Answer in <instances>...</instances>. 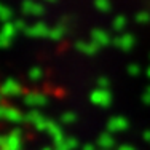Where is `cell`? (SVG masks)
I'll return each instance as SVG.
<instances>
[{
  "instance_id": "obj_1",
  "label": "cell",
  "mask_w": 150,
  "mask_h": 150,
  "mask_svg": "<svg viewBox=\"0 0 150 150\" xmlns=\"http://www.w3.org/2000/svg\"><path fill=\"white\" fill-rule=\"evenodd\" d=\"M0 120H5L13 125H19L24 123V113L21 110H18L16 107L0 104Z\"/></svg>"
},
{
  "instance_id": "obj_2",
  "label": "cell",
  "mask_w": 150,
  "mask_h": 150,
  "mask_svg": "<svg viewBox=\"0 0 150 150\" xmlns=\"http://www.w3.org/2000/svg\"><path fill=\"white\" fill-rule=\"evenodd\" d=\"M23 93V86L19 81L13 80V78H6L2 85H0V94L3 98H16Z\"/></svg>"
},
{
  "instance_id": "obj_3",
  "label": "cell",
  "mask_w": 150,
  "mask_h": 150,
  "mask_svg": "<svg viewBox=\"0 0 150 150\" xmlns=\"http://www.w3.org/2000/svg\"><path fill=\"white\" fill-rule=\"evenodd\" d=\"M24 121H26V123H30L32 126H35V129H38V131H45L46 125H48V118H45L37 109L29 110V112L24 113Z\"/></svg>"
},
{
  "instance_id": "obj_4",
  "label": "cell",
  "mask_w": 150,
  "mask_h": 150,
  "mask_svg": "<svg viewBox=\"0 0 150 150\" xmlns=\"http://www.w3.org/2000/svg\"><path fill=\"white\" fill-rule=\"evenodd\" d=\"M46 102H48V98L43 94V93H38V91H30L27 94H24V104L30 109H40L43 107Z\"/></svg>"
},
{
  "instance_id": "obj_5",
  "label": "cell",
  "mask_w": 150,
  "mask_h": 150,
  "mask_svg": "<svg viewBox=\"0 0 150 150\" xmlns=\"http://www.w3.org/2000/svg\"><path fill=\"white\" fill-rule=\"evenodd\" d=\"M90 101L93 104L99 105V107H109L110 102H112V94L109 93V90H101V88H98V90L91 91Z\"/></svg>"
},
{
  "instance_id": "obj_6",
  "label": "cell",
  "mask_w": 150,
  "mask_h": 150,
  "mask_svg": "<svg viewBox=\"0 0 150 150\" xmlns=\"http://www.w3.org/2000/svg\"><path fill=\"white\" fill-rule=\"evenodd\" d=\"M50 27L43 23H35L34 26H27V29L24 30V34L27 37H34V38H40V37H50Z\"/></svg>"
},
{
  "instance_id": "obj_7",
  "label": "cell",
  "mask_w": 150,
  "mask_h": 150,
  "mask_svg": "<svg viewBox=\"0 0 150 150\" xmlns=\"http://www.w3.org/2000/svg\"><path fill=\"white\" fill-rule=\"evenodd\" d=\"M23 149V139H21V129H15L6 136V144L0 150H21Z\"/></svg>"
},
{
  "instance_id": "obj_8",
  "label": "cell",
  "mask_w": 150,
  "mask_h": 150,
  "mask_svg": "<svg viewBox=\"0 0 150 150\" xmlns=\"http://www.w3.org/2000/svg\"><path fill=\"white\" fill-rule=\"evenodd\" d=\"M129 126V123H128V120L125 118V117H113V118L109 120V123H107V129H109V133H121V131H125L126 128Z\"/></svg>"
},
{
  "instance_id": "obj_9",
  "label": "cell",
  "mask_w": 150,
  "mask_h": 150,
  "mask_svg": "<svg viewBox=\"0 0 150 150\" xmlns=\"http://www.w3.org/2000/svg\"><path fill=\"white\" fill-rule=\"evenodd\" d=\"M45 131L50 134V137L54 141V144H59V142H62L64 139H66V136H64V133H62V128H61L58 123L51 121V120H48V125H46Z\"/></svg>"
},
{
  "instance_id": "obj_10",
  "label": "cell",
  "mask_w": 150,
  "mask_h": 150,
  "mask_svg": "<svg viewBox=\"0 0 150 150\" xmlns=\"http://www.w3.org/2000/svg\"><path fill=\"white\" fill-rule=\"evenodd\" d=\"M112 43L117 46V48L123 50V51H129L134 45V37L131 34H121L118 37H115L112 40Z\"/></svg>"
},
{
  "instance_id": "obj_11",
  "label": "cell",
  "mask_w": 150,
  "mask_h": 150,
  "mask_svg": "<svg viewBox=\"0 0 150 150\" xmlns=\"http://www.w3.org/2000/svg\"><path fill=\"white\" fill-rule=\"evenodd\" d=\"M91 42H94V43L101 48V46H107V45L112 43V38H110V35L107 34L105 30L94 29L91 32Z\"/></svg>"
},
{
  "instance_id": "obj_12",
  "label": "cell",
  "mask_w": 150,
  "mask_h": 150,
  "mask_svg": "<svg viewBox=\"0 0 150 150\" xmlns=\"http://www.w3.org/2000/svg\"><path fill=\"white\" fill-rule=\"evenodd\" d=\"M23 13L29 16H40L43 13V6L34 0H24L23 2Z\"/></svg>"
},
{
  "instance_id": "obj_13",
  "label": "cell",
  "mask_w": 150,
  "mask_h": 150,
  "mask_svg": "<svg viewBox=\"0 0 150 150\" xmlns=\"http://www.w3.org/2000/svg\"><path fill=\"white\" fill-rule=\"evenodd\" d=\"M75 48H77L80 53L86 54V56H93V54H96V51L99 50V46L96 45L94 42H77Z\"/></svg>"
},
{
  "instance_id": "obj_14",
  "label": "cell",
  "mask_w": 150,
  "mask_h": 150,
  "mask_svg": "<svg viewBox=\"0 0 150 150\" xmlns=\"http://www.w3.org/2000/svg\"><path fill=\"white\" fill-rule=\"evenodd\" d=\"M98 145L101 150H112L115 147V141H113V136L110 133H102L98 139Z\"/></svg>"
},
{
  "instance_id": "obj_15",
  "label": "cell",
  "mask_w": 150,
  "mask_h": 150,
  "mask_svg": "<svg viewBox=\"0 0 150 150\" xmlns=\"http://www.w3.org/2000/svg\"><path fill=\"white\" fill-rule=\"evenodd\" d=\"M78 149V142L74 137H66L62 142L54 144V150H75Z\"/></svg>"
},
{
  "instance_id": "obj_16",
  "label": "cell",
  "mask_w": 150,
  "mask_h": 150,
  "mask_svg": "<svg viewBox=\"0 0 150 150\" xmlns=\"http://www.w3.org/2000/svg\"><path fill=\"white\" fill-rule=\"evenodd\" d=\"M0 34H3L6 38H10V40H13V38L16 37V34H18V29H16V26H15V23H3V26H2V29H0Z\"/></svg>"
},
{
  "instance_id": "obj_17",
  "label": "cell",
  "mask_w": 150,
  "mask_h": 150,
  "mask_svg": "<svg viewBox=\"0 0 150 150\" xmlns=\"http://www.w3.org/2000/svg\"><path fill=\"white\" fill-rule=\"evenodd\" d=\"M64 34H66L64 26H56V27H53V29L50 30V38L58 42V40H61V38L64 37Z\"/></svg>"
},
{
  "instance_id": "obj_18",
  "label": "cell",
  "mask_w": 150,
  "mask_h": 150,
  "mask_svg": "<svg viewBox=\"0 0 150 150\" xmlns=\"http://www.w3.org/2000/svg\"><path fill=\"white\" fill-rule=\"evenodd\" d=\"M27 77L32 81H40L42 77H43V70L40 67H32V69H29V72H27Z\"/></svg>"
},
{
  "instance_id": "obj_19",
  "label": "cell",
  "mask_w": 150,
  "mask_h": 150,
  "mask_svg": "<svg viewBox=\"0 0 150 150\" xmlns=\"http://www.w3.org/2000/svg\"><path fill=\"white\" fill-rule=\"evenodd\" d=\"M11 16H13L11 10L6 8V6H3L2 3H0V21H2V23H10Z\"/></svg>"
},
{
  "instance_id": "obj_20",
  "label": "cell",
  "mask_w": 150,
  "mask_h": 150,
  "mask_svg": "<svg viewBox=\"0 0 150 150\" xmlns=\"http://www.w3.org/2000/svg\"><path fill=\"white\" fill-rule=\"evenodd\" d=\"M125 26H126V18L125 16H117L113 19V29L115 30H123Z\"/></svg>"
},
{
  "instance_id": "obj_21",
  "label": "cell",
  "mask_w": 150,
  "mask_h": 150,
  "mask_svg": "<svg viewBox=\"0 0 150 150\" xmlns=\"http://www.w3.org/2000/svg\"><path fill=\"white\" fill-rule=\"evenodd\" d=\"M75 120H77V115H75L74 112L62 113V117H61V121H62L64 125H72V123H75Z\"/></svg>"
},
{
  "instance_id": "obj_22",
  "label": "cell",
  "mask_w": 150,
  "mask_h": 150,
  "mask_svg": "<svg viewBox=\"0 0 150 150\" xmlns=\"http://www.w3.org/2000/svg\"><path fill=\"white\" fill-rule=\"evenodd\" d=\"M94 5L99 11H109L110 10V2L109 0H94Z\"/></svg>"
},
{
  "instance_id": "obj_23",
  "label": "cell",
  "mask_w": 150,
  "mask_h": 150,
  "mask_svg": "<svg viewBox=\"0 0 150 150\" xmlns=\"http://www.w3.org/2000/svg\"><path fill=\"white\" fill-rule=\"evenodd\" d=\"M136 21H137L139 24L149 23V21H150V15H149V13H145V11H141V13L136 15Z\"/></svg>"
},
{
  "instance_id": "obj_24",
  "label": "cell",
  "mask_w": 150,
  "mask_h": 150,
  "mask_svg": "<svg viewBox=\"0 0 150 150\" xmlns=\"http://www.w3.org/2000/svg\"><path fill=\"white\" fill-rule=\"evenodd\" d=\"M128 74L133 75V77H136V75L141 74V67H139L137 64H131V66H128Z\"/></svg>"
},
{
  "instance_id": "obj_25",
  "label": "cell",
  "mask_w": 150,
  "mask_h": 150,
  "mask_svg": "<svg viewBox=\"0 0 150 150\" xmlns=\"http://www.w3.org/2000/svg\"><path fill=\"white\" fill-rule=\"evenodd\" d=\"M109 80L107 78H104V77H101L98 80V88H101V90H109Z\"/></svg>"
},
{
  "instance_id": "obj_26",
  "label": "cell",
  "mask_w": 150,
  "mask_h": 150,
  "mask_svg": "<svg viewBox=\"0 0 150 150\" xmlns=\"http://www.w3.org/2000/svg\"><path fill=\"white\" fill-rule=\"evenodd\" d=\"M10 43H11V40H10V38H6L3 34H0V48H8Z\"/></svg>"
},
{
  "instance_id": "obj_27",
  "label": "cell",
  "mask_w": 150,
  "mask_h": 150,
  "mask_svg": "<svg viewBox=\"0 0 150 150\" xmlns=\"http://www.w3.org/2000/svg\"><path fill=\"white\" fill-rule=\"evenodd\" d=\"M13 23H15V26H16V29H18V32L19 30H26L27 29V26H26V23H24L23 19H16V21H13Z\"/></svg>"
},
{
  "instance_id": "obj_28",
  "label": "cell",
  "mask_w": 150,
  "mask_h": 150,
  "mask_svg": "<svg viewBox=\"0 0 150 150\" xmlns=\"http://www.w3.org/2000/svg\"><path fill=\"white\" fill-rule=\"evenodd\" d=\"M142 101H144V102H149V104H150V88L147 90V93L142 96Z\"/></svg>"
},
{
  "instance_id": "obj_29",
  "label": "cell",
  "mask_w": 150,
  "mask_h": 150,
  "mask_svg": "<svg viewBox=\"0 0 150 150\" xmlns=\"http://www.w3.org/2000/svg\"><path fill=\"white\" fill-rule=\"evenodd\" d=\"M5 144H6V136L0 134V149H3V147H5Z\"/></svg>"
},
{
  "instance_id": "obj_30",
  "label": "cell",
  "mask_w": 150,
  "mask_h": 150,
  "mask_svg": "<svg viewBox=\"0 0 150 150\" xmlns=\"http://www.w3.org/2000/svg\"><path fill=\"white\" fill-rule=\"evenodd\" d=\"M117 150H136V149L131 147V145H121V147H118Z\"/></svg>"
},
{
  "instance_id": "obj_31",
  "label": "cell",
  "mask_w": 150,
  "mask_h": 150,
  "mask_svg": "<svg viewBox=\"0 0 150 150\" xmlns=\"http://www.w3.org/2000/svg\"><path fill=\"white\" fill-rule=\"evenodd\" d=\"M142 137H144L145 141L150 142V131H145V133H142Z\"/></svg>"
},
{
  "instance_id": "obj_32",
  "label": "cell",
  "mask_w": 150,
  "mask_h": 150,
  "mask_svg": "<svg viewBox=\"0 0 150 150\" xmlns=\"http://www.w3.org/2000/svg\"><path fill=\"white\" fill-rule=\"evenodd\" d=\"M81 150H96V147H94V145H91V144H86Z\"/></svg>"
},
{
  "instance_id": "obj_33",
  "label": "cell",
  "mask_w": 150,
  "mask_h": 150,
  "mask_svg": "<svg viewBox=\"0 0 150 150\" xmlns=\"http://www.w3.org/2000/svg\"><path fill=\"white\" fill-rule=\"evenodd\" d=\"M42 150H54V147H45V149H42Z\"/></svg>"
},
{
  "instance_id": "obj_34",
  "label": "cell",
  "mask_w": 150,
  "mask_h": 150,
  "mask_svg": "<svg viewBox=\"0 0 150 150\" xmlns=\"http://www.w3.org/2000/svg\"><path fill=\"white\" fill-rule=\"evenodd\" d=\"M46 2H54V0H46Z\"/></svg>"
},
{
  "instance_id": "obj_35",
  "label": "cell",
  "mask_w": 150,
  "mask_h": 150,
  "mask_svg": "<svg viewBox=\"0 0 150 150\" xmlns=\"http://www.w3.org/2000/svg\"><path fill=\"white\" fill-rule=\"evenodd\" d=\"M2 98H3V96H2V94H0V101H2Z\"/></svg>"
},
{
  "instance_id": "obj_36",
  "label": "cell",
  "mask_w": 150,
  "mask_h": 150,
  "mask_svg": "<svg viewBox=\"0 0 150 150\" xmlns=\"http://www.w3.org/2000/svg\"><path fill=\"white\" fill-rule=\"evenodd\" d=\"M149 77H150V69H149Z\"/></svg>"
}]
</instances>
